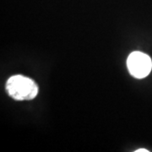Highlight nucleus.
<instances>
[{
	"label": "nucleus",
	"mask_w": 152,
	"mask_h": 152,
	"mask_svg": "<svg viewBox=\"0 0 152 152\" xmlns=\"http://www.w3.org/2000/svg\"><path fill=\"white\" fill-rule=\"evenodd\" d=\"M127 66L131 75L137 79H143L151 73L152 61L145 53L134 52L128 58Z\"/></svg>",
	"instance_id": "2"
},
{
	"label": "nucleus",
	"mask_w": 152,
	"mask_h": 152,
	"mask_svg": "<svg viewBox=\"0 0 152 152\" xmlns=\"http://www.w3.org/2000/svg\"><path fill=\"white\" fill-rule=\"evenodd\" d=\"M9 96L15 101H31L37 96L39 89L33 80L23 75L11 76L6 83Z\"/></svg>",
	"instance_id": "1"
},
{
	"label": "nucleus",
	"mask_w": 152,
	"mask_h": 152,
	"mask_svg": "<svg viewBox=\"0 0 152 152\" xmlns=\"http://www.w3.org/2000/svg\"><path fill=\"white\" fill-rule=\"evenodd\" d=\"M149 151H147L146 149H139V150H136L135 152H148Z\"/></svg>",
	"instance_id": "3"
}]
</instances>
